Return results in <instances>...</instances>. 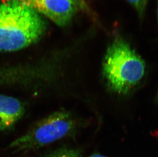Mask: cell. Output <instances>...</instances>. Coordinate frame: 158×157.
<instances>
[{"mask_svg": "<svg viewBox=\"0 0 158 157\" xmlns=\"http://www.w3.org/2000/svg\"><path fill=\"white\" fill-rule=\"evenodd\" d=\"M46 29L39 13L24 2L0 3V52H14L33 45Z\"/></svg>", "mask_w": 158, "mask_h": 157, "instance_id": "1", "label": "cell"}, {"mask_svg": "<svg viewBox=\"0 0 158 157\" xmlns=\"http://www.w3.org/2000/svg\"><path fill=\"white\" fill-rule=\"evenodd\" d=\"M145 71L144 61L127 42L115 39L106 52L103 74L107 85L118 94H126L137 85Z\"/></svg>", "mask_w": 158, "mask_h": 157, "instance_id": "2", "label": "cell"}, {"mask_svg": "<svg viewBox=\"0 0 158 157\" xmlns=\"http://www.w3.org/2000/svg\"><path fill=\"white\" fill-rule=\"evenodd\" d=\"M75 124L69 112L57 111L39 121L26 133L11 142L9 147L22 151L44 147L69 135Z\"/></svg>", "mask_w": 158, "mask_h": 157, "instance_id": "3", "label": "cell"}, {"mask_svg": "<svg viewBox=\"0 0 158 157\" xmlns=\"http://www.w3.org/2000/svg\"><path fill=\"white\" fill-rule=\"evenodd\" d=\"M78 0H24V3L60 26L67 25L78 9Z\"/></svg>", "mask_w": 158, "mask_h": 157, "instance_id": "4", "label": "cell"}, {"mask_svg": "<svg viewBox=\"0 0 158 157\" xmlns=\"http://www.w3.org/2000/svg\"><path fill=\"white\" fill-rule=\"evenodd\" d=\"M25 112V108L21 101L0 95V131L11 129L23 116Z\"/></svg>", "mask_w": 158, "mask_h": 157, "instance_id": "5", "label": "cell"}, {"mask_svg": "<svg viewBox=\"0 0 158 157\" xmlns=\"http://www.w3.org/2000/svg\"><path fill=\"white\" fill-rule=\"evenodd\" d=\"M44 157H81V152L77 149L60 148Z\"/></svg>", "mask_w": 158, "mask_h": 157, "instance_id": "6", "label": "cell"}, {"mask_svg": "<svg viewBox=\"0 0 158 157\" xmlns=\"http://www.w3.org/2000/svg\"><path fill=\"white\" fill-rule=\"evenodd\" d=\"M129 3H131L140 16H142L144 13L146 5L148 0H127Z\"/></svg>", "mask_w": 158, "mask_h": 157, "instance_id": "7", "label": "cell"}, {"mask_svg": "<svg viewBox=\"0 0 158 157\" xmlns=\"http://www.w3.org/2000/svg\"><path fill=\"white\" fill-rule=\"evenodd\" d=\"M89 157H106V156H103V155H102L94 154V155H92V156H89Z\"/></svg>", "mask_w": 158, "mask_h": 157, "instance_id": "8", "label": "cell"}, {"mask_svg": "<svg viewBox=\"0 0 158 157\" xmlns=\"http://www.w3.org/2000/svg\"><path fill=\"white\" fill-rule=\"evenodd\" d=\"M3 3L8 2L15 1H24V0H2Z\"/></svg>", "mask_w": 158, "mask_h": 157, "instance_id": "9", "label": "cell"}, {"mask_svg": "<svg viewBox=\"0 0 158 157\" xmlns=\"http://www.w3.org/2000/svg\"></svg>", "mask_w": 158, "mask_h": 157, "instance_id": "10", "label": "cell"}]
</instances>
